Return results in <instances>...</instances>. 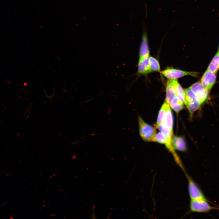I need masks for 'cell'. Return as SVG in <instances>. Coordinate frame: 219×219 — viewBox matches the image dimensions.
I'll use <instances>...</instances> for the list:
<instances>
[{
  "mask_svg": "<svg viewBox=\"0 0 219 219\" xmlns=\"http://www.w3.org/2000/svg\"><path fill=\"white\" fill-rule=\"evenodd\" d=\"M142 25L143 33L139 51L138 61L143 60L149 57V54L146 26L144 23H143Z\"/></svg>",
  "mask_w": 219,
  "mask_h": 219,
  "instance_id": "obj_7",
  "label": "cell"
},
{
  "mask_svg": "<svg viewBox=\"0 0 219 219\" xmlns=\"http://www.w3.org/2000/svg\"><path fill=\"white\" fill-rule=\"evenodd\" d=\"M174 80V82L176 88V96L184 102V91L182 87L178 82L177 79Z\"/></svg>",
  "mask_w": 219,
  "mask_h": 219,
  "instance_id": "obj_18",
  "label": "cell"
},
{
  "mask_svg": "<svg viewBox=\"0 0 219 219\" xmlns=\"http://www.w3.org/2000/svg\"><path fill=\"white\" fill-rule=\"evenodd\" d=\"M168 104L165 101L159 111L157 120V127L163 122V118Z\"/></svg>",
  "mask_w": 219,
  "mask_h": 219,
  "instance_id": "obj_17",
  "label": "cell"
},
{
  "mask_svg": "<svg viewBox=\"0 0 219 219\" xmlns=\"http://www.w3.org/2000/svg\"><path fill=\"white\" fill-rule=\"evenodd\" d=\"M218 51H219V48H218Z\"/></svg>",
  "mask_w": 219,
  "mask_h": 219,
  "instance_id": "obj_20",
  "label": "cell"
},
{
  "mask_svg": "<svg viewBox=\"0 0 219 219\" xmlns=\"http://www.w3.org/2000/svg\"><path fill=\"white\" fill-rule=\"evenodd\" d=\"M219 69V51H218L212 59L207 69L213 73H216Z\"/></svg>",
  "mask_w": 219,
  "mask_h": 219,
  "instance_id": "obj_14",
  "label": "cell"
},
{
  "mask_svg": "<svg viewBox=\"0 0 219 219\" xmlns=\"http://www.w3.org/2000/svg\"><path fill=\"white\" fill-rule=\"evenodd\" d=\"M183 102L176 96L171 101L169 104L174 111L176 113H178L184 108Z\"/></svg>",
  "mask_w": 219,
  "mask_h": 219,
  "instance_id": "obj_15",
  "label": "cell"
},
{
  "mask_svg": "<svg viewBox=\"0 0 219 219\" xmlns=\"http://www.w3.org/2000/svg\"><path fill=\"white\" fill-rule=\"evenodd\" d=\"M138 122L139 133L141 138L145 141H155V128L146 123L139 116Z\"/></svg>",
  "mask_w": 219,
  "mask_h": 219,
  "instance_id": "obj_2",
  "label": "cell"
},
{
  "mask_svg": "<svg viewBox=\"0 0 219 219\" xmlns=\"http://www.w3.org/2000/svg\"><path fill=\"white\" fill-rule=\"evenodd\" d=\"M172 143L175 149L182 152L186 151V144L182 137L176 136L172 137Z\"/></svg>",
  "mask_w": 219,
  "mask_h": 219,
  "instance_id": "obj_11",
  "label": "cell"
},
{
  "mask_svg": "<svg viewBox=\"0 0 219 219\" xmlns=\"http://www.w3.org/2000/svg\"><path fill=\"white\" fill-rule=\"evenodd\" d=\"M162 123L172 131H173V115L169 104L167 105Z\"/></svg>",
  "mask_w": 219,
  "mask_h": 219,
  "instance_id": "obj_12",
  "label": "cell"
},
{
  "mask_svg": "<svg viewBox=\"0 0 219 219\" xmlns=\"http://www.w3.org/2000/svg\"><path fill=\"white\" fill-rule=\"evenodd\" d=\"M218 16H219V12H218Z\"/></svg>",
  "mask_w": 219,
  "mask_h": 219,
  "instance_id": "obj_21",
  "label": "cell"
},
{
  "mask_svg": "<svg viewBox=\"0 0 219 219\" xmlns=\"http://www.w3.org/2000/svg\"><path fill=\"white\" fill-rule=\"evenodd\" d=\"M207 200H190L189 212L207 213L213 210H219V207L211 206Z\"/></svg>",
  "mask_w": 219,
  "mask_h": 219,
  "instance_id": "obj_3",
  "label": "cell"
},
{
  "mask_svg": "<svg viewBox=\"0 0 219 219\" xmlns=\"http://www.w3.org/2000/svg\"><path fill=\"white\" fill-rule=\"evenodd\" d=\"M189 88L196 96L201 105L207 101L209 92L202 85L200 82L193 84Z\"/></svg>",
  "mask_w": 219,
  "mask_h": 219,
  "instance_id": "obj_6",
  "label": "cell"
},
{
  "mask_svg": "<svg viewBox=\"0 0 219 219\" xmlns=\"http://www.w3.org/2000/svg\"><path fill=\"white\" fill-rule=\"evenodd\" d=\"M216 78V73L207 69L203 75L200 81L202 85L210 91L214 85Z\"/></svg>",
  "mask_w": 219,
  "mask_h": 219,
  "instance_id": "obj_8",
  "label": "cell"
},
{
  "mask_svg": "<svg viewBox=\"0 0 219 219\" xmlns=\"http://www.w3.org/2000/svg\"><path fill=\"white\" fill-rule=\"evenodd\" d=\"M184 91V102L189 112L190 116L191 118L194 112L199 109L201 105L196 96L190 89L189 88L186 89Z\"/></svg>",
  "mask_w": 219,
  "mask_h": 219,
  "instance_id": "obj_1",
  "label": "cell"
},
{
  "mask_svg": "<svg viewBox=\"0 0 219 219\" xmlns=\"http://www.w3.org/2000/svg\"><path fill=\"white\" fill-rule=\"evenodd\" d=\"M149 68L150 72L158 71H160V67L158 60L152 57L149 58Z\"/></svg>",
  "mask_w": 219,
  "mask_h": 219,
  "instance_id": "obj_16",
  "label": "cell"
},
{
  "mask_svg": "<svg viewBox=\"0 0 219 219\" xmlns=\"http://www.w3.org/2000/svg\"><path fill=\"white\" fill-rule=\"evenodd\" d=\"M155 141L160 143L164 144L165 145L168 144L167 140L164 135L161 132H158L155 134Z\"/></svg>",
  "mask_w": 219,
  "mask_h": 219,
  "instance_id": "obj_19",
  "label": "cell"
},
{
  "mask_svg": "<svg viewBox=\"0 0 219 219\" xmlns=\"http://www.w3.org/2000/svg\"><path fill=\"white\" fill-rule=\"evenodd\" d=\"M149 57L143 60L138 61L137 74L138 75H144L150 72L149 62Z\"/></svg>",
  "mask_w": 219,
  "mask_h": 219,
  "instance_id": "obj_10",
  "label": "cell"
},
{
  "mask_svg": "<svg viewBox=\"0 0 219 219\" xmlns=\"http://www.w3.org/2000/svg\"><path fill=\"white\" fill-rule=\"evenodd\" d=\"M157 127L165 137L167 140L168 144L165 146H168L172 145L173 131L166 127L163 123L160 124Z\"/></svg>",
  "mask_w": 219,
  "mask_h": 219,
  "instance_id": "obj_13",
  "label": "cell"
},
{
  "mask_svg": "<svg viewBox=\"0 0 219 219\" xmlns=\"http://www.w3.org/2000/svg\"><path fill=\"white\" fill-rule=\"evenodd\" d=\"M176 97V94L174 79H169L166 87L165 101L169 104Z\"/></svg>",
  "mask_w": 219,
  "mask_h": 219,
  "instance_id": "obj_9",
  "label": "cell"
},
{
  "mask_svg": "<svg viewBox=\"0 0 219 219\" xmlns=\"http://www.w3.org/2000/svg\"><path fill=\"white\" fill-rule=\"evenodd\" d=\"M188 182V190L190 200L207 199L201 189L192 179L186 172Z\"/></svg>",
  "mask_w": 219,
  "mask_h": 219,
  "instance_id": "obj_4",
  "label": "cell"
},
{
  "mask_svg": "<svg viewBox=\"0 0 219 219\" xmlns=\"http://www.w3.org/2000/svg\"><path fill=\"white\" fill-rule=\"evenodd\" d=\"M161 73L165 77L170 79H177L186 75L194 77L197 76L196 72L183 71L172 68H168L161 71Z\"/></svg>",
  "mask_w": 219,
  "mask_h": 219,
  "instance_id": "obj_5",
  "label": "cell"
}]
</instances>
